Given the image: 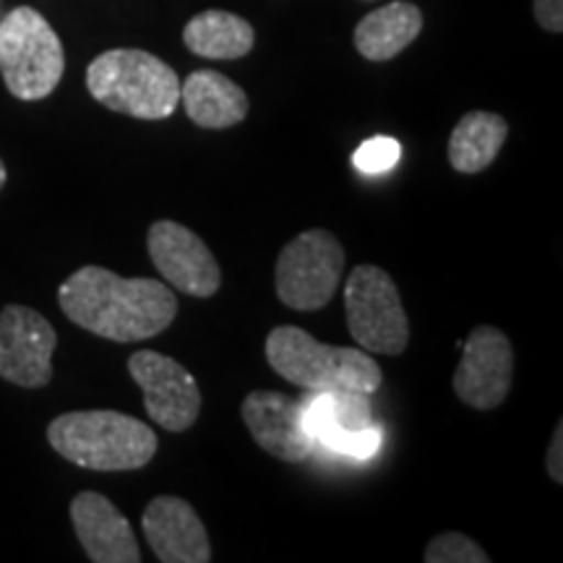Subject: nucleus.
Segmentation results:
<instances>
[{
    "label": "nucleus",
    "instance_id": "ddd939ff",
    "mask_svg": "<svg viewBox=\"0 0 563 563\" xmlns=\"http://www.w3.org/2000/svg\"><path fill=\"white\" fill-rule=\"evenodd\" d=\"M253 441L282 462H302L319 443L308 433L302 399L279 391H251L241 407Z\"/></svg>",
    "mask_w": 563,
    "mask_h": 563
},
{
    "label": "nucleus",
    "instance_id": "2eb2a0df",
    "mask_svg": "<svg viewBox=\"0 0 563 563\" xmlns=\"http://www.w3.org/2000/svg\"><path fill=\"white\" fill-rule=\"evenodd\" d=\"M70 522L89 561L95 563H139L141 553L129 519L110 498L84 490L70 504Z\"/></svg>",
    "mask_w": 563,
    "mask_h": 563
},
{
    "label": "nucleus",
    "instance_id": "4be33fe9",
    "mask_svg": "<svg viewBox=\"0 0 563 563\" xmlns=\"http://www.w3.org/2000/svg\"><path fill=\"white\" fill-rule=\"evenodd\" d=\"M534 16L543 30L559 34L563 30V0H534Z\"/></svg>",
    "mask_w": 563,
    "mask_h": 563
},
{
    "label": "nucleus",
    "instance_id": "1a4fd4ad",
    "mask_svg": "<svg viewBox=\"0 0 563 563\" xmlns=\"http://www.w3.org/2000/svg\"><path fill=\"white\" fill-rule=\"evenodd\" d=\"M131 378L144 391V407L159 428L183 433L199 420L201 391L191 371L173 357L139 350L129 361Z\"/></svg>",
    "mask_w": 563,
    "mask_h": 563
},
{
    "label": "nucleus",
    "instance_id": "f03ea898",
    "mask_svg": "<svg viewBox=\"0 0 563 563\" xmlns=\"http://www.w3.org/2000/svg\"><path fill=\"white\" fill-rule=\"evenodd\" d=\"M47 441L63 460L95 473H125L152 462L157 433L115 410L66 412L47 428Z\"/></svg>",
    "mask_w": 563,
    "mask_h": 563
},
{
    "label": "nucleus",
    "instance_id": "b1692460",
    "mask_svg": "<svg viewBox=\"0 0 563 563\" xmlns=\"http://www.w3.org/2000/svg\"><path fill=\"white\" fill-rule=\"evenodd\" d=\"M5 186V165H3V159H0V188Z\"/></svg>",
    "mask_w": 563,
    "mask_h": 563
},
{
    "label": "nucleus",
    "instance_id": "f3484780",
    "mask_svg": "<svg viewBox=\"0 0 563 563\" xmlns=\"http://www.w3.org/2000/svg\"><path fill=\"white\" fill-rule=\"evenodd\" d=\"M422 30V13L415 3L384 5V9L371 11L355 30V47L363 58L368 60H391L412 45Z\"/></svg>",
    "mask_w": 563,
    "mask_h": 563
},
{
    "label": "nucleus",
    "instance_id": "6ab92c4d",
    "mask_svg": "<svg viewBox=\"0 0 563 563\" xmlns=\"http://www.w3.org/2000/svg\"><path fill=\"white\" fill-rule=\"evenodd\" d=\"M509 136V123L496 112H467L449 136V162L456 173L475 175L493 165Z\"/></svg>",
    "mask_w": 563,
    "mask_h": 563
},
{
    "label": "nucleus",
    "instance_id": "9b49d317",
    "mask_svg": "<svg viewBox=\"0 0 563 563\" xmlns=\"http://www.w3.org/2000/svg\"><path fill=\"white\" fill-rule=\"evenodd\" d=\"M514 350L496 327H477L462 344V363L454 373V391L475 410H496L509 397Z\"/></svg>",
    "mask_w": 563,
    "mask_h": 563
},
{
    "label": "nucleus",
    "instance_id": "423d86ee",
    "mask_svg": "<svg viewBox=\"0 0 563 563\" xmlns=\"http://www.w3.org/2000/svg\"><path fill=\"white\" fill-rule=\"evenodd\" d=\"M344 313L352 340L365 352L399 355L410 342V323L397 285L373 264L355 266L344 285Z\"/></svg>",
    "mask_w": 563,
    "mask_h": 563
},
{
    "label": "nucleus",
    "instance_id": "9d476101",
    "mask_svg": "<svg viewBox=\"0 0 563 563\" xmlns=\"http://www.w3.org/2000/svg\"><path fill=\"white\" fill-rule=\"evenodd\" d=\"M58 344L53 323L26 306L0 311V378L40 389L53 378V352Z\"/></svg>",
    "mask_w": 563,
    "mask_h": 563
},
{
    "label": "nucleus",
    "instance_id": "4468645a",
    "mask_svg": "<svg viewBox=\"0 0 563 563\" xmlns=\"http://www.w3.org/2000/svg\"><path fill=\"white\" fill-rule=\"evenodd\" d=\"M146 543L162 563H209L211 545L194 506L178 496H157L141 517Z\"/></svg>",
    "mask_w": 563,
    "mask_h": 563
},
{
    "label": "nucleus",
    "instance_id": "f257e3e1",
    "mask_svg": "<svg viewBox=\"0 0 563 563\" xmlns=\"http://www.w3.org/2000/svg\"><path fill=\"white\" fill-rule=\"evenodd\" d=\"M60 311L76 327L112 342H141L165 332L178 316V300L157 279H125L102 266H84L63 282Z\"/></svg>",
    "mask_w": 563,
    "mask_h": 563
},
{
    "label": "nucleus",
    "instance_id": "dca6fc26",
    "mask_svg": "<svg viewBox=\"0 0 563 563\" xmlns=\"http://www.w3.org/2000/svg\"><path fill=\"white\" fill-rule=\"evenodd\" d=\"M180 102L186 115L199 129L209 131L230 129V125L243 123L249 115L245 91L217 70H194L180 84Z\"/></svg>",
    "mask_w": 563,
    "mask_h": 563
},
{
    "label": "nucleus",
    "instance_id": "7ed1b4c3",
    "mask_svg": "<svg viewBox=\"0 0 563 563\" xmlns=\"http://www.w3.org/2000/svg\"><path fill=\"white\" fill-rule=\"evenodd\" d=\"M89 95L104 108L139 118L165 121L180 102L178 74L146 51H108L87 68Z\"/></svg>",
    "mask_w": 563,
    "mask_h": 563
},
{
    "label": "nucleus",
    "instance_id": "5701e85b",
    "mask_svg": "<svg viewBox=\"0 0 563 563\" xmlns=\"http://www.w3.org/2000/svg\"><path fill=\"white\" fill-rule=\"evenodd\" d=\"M545 464H548V475H551V481L563 483V426L555 428L551 446H548Z\"/></svg>",
    "mask_w": 563,
    "mask_h": 563
},
{
    "label": "nucleus",
    "instance_id": "a211bd4d",
    "mask_svg": "<svg viewBox=\"0 0 563 563\" xmlns=\"http://www.w3.org/2000/svg\"><path fill=\"white\" fill-rule=\"evenodd\" d=\"M183 42L194 55L209 60H238L253 51L256 32L230 11H203L183 30Z\"/></svg>",
    "mask_w": 563,
    "mask_h": 563
},
{
    "label": "nucleus",
    "instance_id": "20e7f679",
    "mask_svg": "<svg viewBox=\"0 0 563 563\" xmlns=\"http://www.w3.org/2000/svg\"><path fill=\"white\" fill-rule=\"evenodd\" d=\"M266 361L274 373L306 391L373 394L384 382L382 368L365 350L323 344L298 327H277L266 336Z\"/></svg>",
    "mask_w": 563,
    "mask_h": 563
},
{
    "label": "nucleus",
    "instance_id": "f8f14e48",
    "mask_svg": "<svg viewBox=\"0 0 563 563\" xmlns=\"http://www.w3.org/2000/svg\"><path fill=\"white\" fill-rule=\"evenodd\" d=\"M150 256L157 272L194 298H211L222 285V272L207 243L173 220H159L150 230Z\"/></svg>",
    "mask_w": 563,
    "mask_h": 563
},
{
    "label": "nucleus",
    "instance_id": "6e6552de",
    "mask_svg": "<svg viewBox=\"0 0 563 563\" xmlns=\"http://www.w3.org/2000/svg\"><path fill=\"white\" fill-rule=\"evenodd\" d=\"M371 394L352 389L311 391L302 399V418L316 443L347 454L352 460H368L382 449L384 433L373 426Z\"/></svg>",
    "mask_w": 563,
    "mask_h": 563
},
{
    "label": "nucleus",
    "instance_id": "aec40b11",
    "mask_svg": "<svg viewBox=\"0 0 563 563\" xmlns=\"http://www.w3.org/2000/svg\"><path fill=\"white\" fill-rule=\"evenodd\" d=\"M428 563H488L490 555L462 532H443L426 548Z\"/></svg>",
    "mask_w": 563,
    "mask_h": 563
},
{
    "label": "nucleus",
    "instance_id": "39448f33",
    "mask_svg": "<svg viewBox=\"0 0 563 563\" xmlns=\"http://www.w3.org/2000/svg\"><path fill=\"white\" fill-rule=\"evenodd\" d=\"M63 68L66 55L58 34L40 11L19 5L0 21V74L13 97L45 100L60 84Z\"/></svg>",
    "mask_w": 563,
    "mask_h": 563
},
{
    "label": "nucleus",
    "instance_id": "0eeeda50",
    "mask_svg": "<svg viewBox=\"0 0 563 563\" xmlns=\"http://www.w3.org/2000/svg\"><path fill=\"white\" fill-rule=\"evenodd\" d=\"M344 272V249L332 232L308 230L282 249L277 298L292 311H319L334 298Z\"/></svg>",
    "mask_w": 563,
    "mask_h": 563
},
{
    "label": "nucleus",
    "instance_id": "412c9836",
    "mask_svg": "<svg viewBox=\"0 0 563 563\" xmlns=\"http://www.w3.org/2000/svg\"><path fill=\"white\" fill-rule=\"evenodd\" d=\"M399 157H402V146L399 141H394L389 136H376L371 141L361 144V150L355 152V167L365 175H382L386 170H391L397 165Z\"/></svg>",
    "mask_w": 563,
    "mask_h": 563
}]
</instances>
